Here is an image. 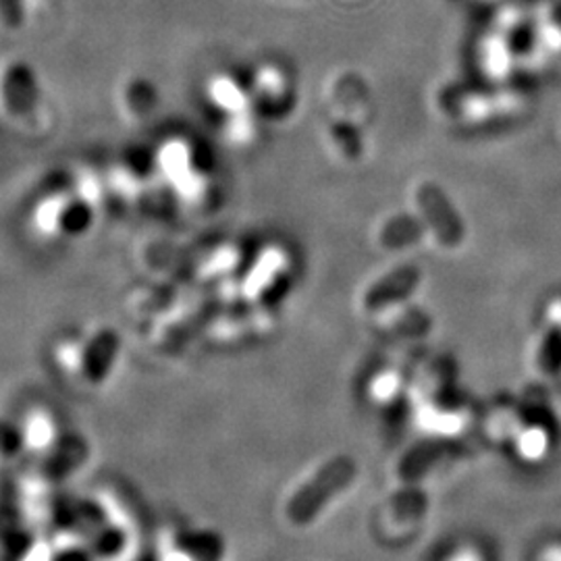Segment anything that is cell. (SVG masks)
Instances as JSON below:
<instances>
[{
  "instance_id": "6da1fadb",
  "label": "cell",
  "mask_w": 561,
  "mask_h": 561,
  "mask_svg": "<svg viewBox=\"0 0 561 561\" xmlns=\"http://www.w3.org/2000/svg\"><path fill=\"white\" fill-rule=\"evenodd\" d=\"M356 474L354 461L340 458L327 463L319 472V477L310 482L306 489H301L300 495H296L289 503V518L298 524L312 520L317 512L324 503L329 502L335 493H340L343 486H347Z\"/></svg>"
},
{
  "instance_id": "7a4b0ae2",
  "label": "cell",
  "mask_w": 561,
  "mask_h": 561,
  "mask_svg": "<svg viewBox=\"0 0 561 561\" xmlns=\"http://www.w3.org/2000/svg\"><path fill=\"white\" fill-rule=\"evenodd\" d=\"M416 201L437 240L447 248L460 245L463 240V222L442 187L431 181L422 183L416 192Z\"/></svg>"
},
{
  "instance_id": "3957f363",
  "label": "cell",
  "mask_w": 561,
  "mask_h": 561,
  "mask_svg": "<svg viewBox=\"0 0 561 561\" xmlns=\"http://www.w3.org/2000/svg\"><path fill=\"white\" fill-rule=\"evenodd\" d=\"M2 101L11 113L20 117L30 115L36 108L38 81L27 65L18 62L7 69L2 76Z\"/></svg>"
},
{
  "instance_id": "277c9868",
  "label": "cell",
  "mask_w": 561,
  "mask_h": 561,
  "mask_svg": "<svg viewBox=\"0 0 561 561\" xmlns=\"http://www.w3.org/2000/svg\"><path fill=\"white\" fill-rule=\"evenodd\" d=\"M419 280H421L419 268H414V266H400V268L391 271L387 277L377 280L368 289L364 304L370 310H377V308H381L385 304H393V301L405 298L419 285Z\"/></svg>"
},
{
  "instance_id": "5b68a950",
  "label": "cell",
  "mask_w": 561,
  "mask_h": 561,
  "mask_svg": "<svg viewBox=\"0 0 561 561\" xmlns=\"http://www.w3.org/2000/svg\"><path fill=\"white\" fill-rule=\"evenodd\" d=\"M424 236V222L412 217H398L382 227L381 243L385 248L400 250L403 245L416 243Z\"/></svg>"
},
{
  "instance_id": "8992f818",
  "label": "cell",
  "mask_w": 561,
  "mask_h": 561,
  "mask_svg": "<svg viewBox=\"0 0 561 561\" xmlns=\"http://www.w3.org/2000/svg\"><path fill=\"white\" fill-rule=\"evenodd\" d=\"M25 20L23 0H0V21L9 30H20Z\"/></svg>"
}]
</instances>
